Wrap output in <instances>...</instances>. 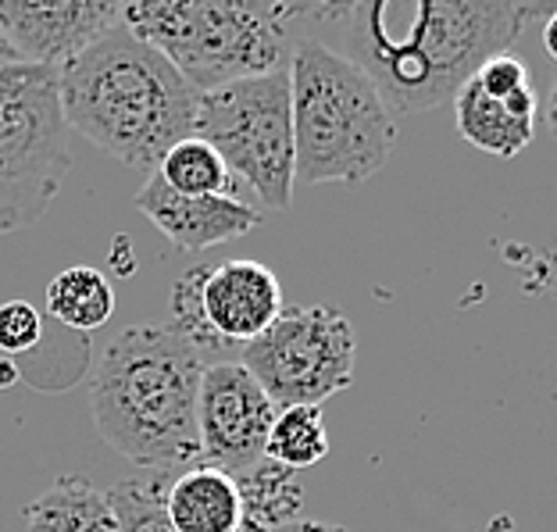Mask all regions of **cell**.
Instances as JSON below:
<instances>
[{
  "instance_id": "6da1fadb",
  "label": "cell",
  "mask_w": 557,
  "mask_h": 532,
  "mask_svg": "<svg viewBox=\"0 0 557 532\" xmlns=\"http://www.w3.org/2000/svg\"><path fill=\"white\" fill-rule=\"evenodd\" d=\"M550 11L522 0H314L300 4V44L344 54L394 115H418L450 104L490 58L508 54L529 22Z\"/></svg>"
},
{
  "instance_id": "7a4b0ae2",
  "label": "cell",
  "mask_w": 557,
  "mask_h": 532,
  "mask_svg": "<svg viewBox=\"0 0 557 532\" xmlns=\"http://www.w3.org/2000/svg\"><path fill=\"white\" fill-rule=\"evenodd\" d=\"M58 97L69 129L139 172L194 136L197 90L122 22L58 69Z\"/></svg>"
},
{
  "instance_id": "3957f363",
  "label": "cell",
  "mask_w": 557,
  "mask_h": 532,
  "mask_svg": "<svg viewBox=\"0 0 557 532\" xmlns=\"http://www.w3.org/2000/svg\"><path fill=\"white\" fill-rule=\"evenodd\" d=\"M205 358L169 325H133L94 369L97 433L147 472L180 475L200 465L197 400Z\"/></svg>"
},
{
  "instance_id": "277c9868",
  "label": "cell",
  "mask_w": 557,
  "mask_h": 532,
  "mask_svg": "<svg viewBox=\"0 0 557 532\" xmlns=\"http://www.w3.org/2000/svg\"><path fill=\"white\" fill-rule=\"evenodd\" d=\"M122 25L197 94L289 69L300 47V4L289 0H133Z\"/></svg>"
},
{
  "instance_id": "5b68a950",
  "label": "cell",
  "mask_w": 557,
  "mask_h": 532,
  "mask_svg": "<svg viewBox=\"0 0 557 532\" xmlns=\"http://www.w3.org/2000/svg\"><path fill=\"white\" fill-rule=\"evenodd\" d=\"M289 94L300 183L354 186L383 169L397 139V119L358 65L304 40L289 61Z\"/></svg>"
},
{
  "instance_id": "8992f818",
  "label": "cell",
  "mask_w": 557,
  "mask_h": 532,
  "mask_svg": "<svg viewBox=\"0 0 557 532\" xmlns=\"http://www.w3.org/2000/svg\"><path fill=\"white\" fill-rule=\"evenodd\" d=\"M58 69L0 65V236L33 225L72 169Z\"/></svg>"
},
{
  "instance_id": "52a82bcc",
  "label": "cell",
  "mask_w": 557,
  "mask_h": 532,
  "mask_svg": "<svg viewBox=\"0 0 557 532\" xmlns=\"http://www.w3.org/2000/svg\"><path fill=\"white\" fill-rule=\"evenodd\" d=\"M194 136L211 144L264 208L286 211L297 180L289 69L197 94Z\"/></svg>"
},
{
  "instance_id": "ba28073f",
  "label": "cell",
  "mask_w": 557,
  "mask_h": 532,
  "mask_svg": "<svg viewBox=\"0 0 557 532\" xmlns=\"http://www.w3.org/2000/svg\"><path fill=\"white\" fill-rule=\"evenodd\" d=\"M354 329L336 308H283L258 339L239 350V364L258 379L275 408H322L354 383Z\"/></svg>"
},
{
  "instance_id": "9c48e42d",
  "label": "cell",
  "mask_w": 557,
  "mask_h": 532,
  "mask_svg": "<svg viewBox=\"0 0 557 532\" xmlns=\"http://www.w3.org/2000/svg\"><path fill=\"white\" fill-rule=\"evenodd\" d=\"M172 333L183 336L205 364L239 361L283 314V286L269 264L236 258L225 264H194L172 286Z\"/></svg>"
},
{
  "instance_id": "30bf717a",
  "label": "cell",
  "mask_w": 557,
  "mask_h": 532,
  "mask_svg": "<svg viewBox=\"0 0 557 532\" xmlns=\"http://www.w3.org/2000/svg\"><path fill=\"white\" fill-rule=\"evenodd\" d=\"M278 408L239 361L208 364L200 379L197 429H200V465L239 475L264 461L269 433Z\"/></svg>"
},
{
  "instance_id": "8fae6325",
  "label": "cell",
  "mask_w": 557,
  "mask_h": 532,
  "mask_svg": "<svg viewBox=\"0 0 557 532\" xmlns=\"http://www.w3.org/2000/svg\"><path fill=\"white\" fill-rule=\"evenodd\" d=\"M122 22L104 0H0V36L15 65L61 69Z\"/></svg>"
},
{
  "instance_id": "7c38bea8",
  "label": "cell",
  "mask_w": 557,
  "mask_h": 532,
  "mask_svg": "<svg viewBox=\"0 0 557 532\" xmlns=\"http://www.w3.org/2000/svg\"><path fill=\"white\" fill-rule=\"evenodd\" d=\"M136 208L158 225L180 250H208L219 244H230L247 233H255L261 225V211L250 208L239 197H186L175 194L172 186H164L154 172L139 186Z\"/></svg>"
},
{
  "instance_id": "4fadbf2b",
  "label": "cell",
  "mask_w": 557,
  "mask_h": 532,
  "mask_svg": "<svg viewBox=\"0 0 557 532\" xmlns=\"http://www.w3.org/2000/svg\"><path fill=\"white\" fill-rule=\"evenodd\" d=\"M164 511L175 532H239L244 522L236 479L211 465H194L172 475Z\"/></svg>"
},
{
  "instance_id": "5bb4252c",
  "label": "cell",
  "mask_w": 557,
  "mask_h": 532,
  "mask_svg": "<svg viewBox=\"0 0 557 532\" xmlns=\"http://www.w3.org/2000/svg\"><path fill=\"white\" fill-rule=\"evenodd\" d=\"M454 119H458V133L465 144L493 158L522 154L536 136V119L515 115L504 100L483 94V86L475 79H468L454 97Z\"/></svg>"
},
{
  "instance_id": "9a60e30c",
  "label": "cell",
  "mask_w": 557,
  "mask_h": 532,
  "mask_svg": "<svg viewBox=\"0 0 557 532\" xmlns=\"http://www.w3.org/2000/svg\"><path fill=\"white\" fill-rule=\"evenodd\" d=\"M29 532H119L108 493L83 475H61L22 511Z\"/></svg>"
},
{
  "instance_id": "2e32d148",
  "label": "cell",
  "mask_w": 557,
  "mask_h": 532,
  "mask_svg": "<svg viewBox=\"0 0 557 532\" xmlns=\"http://www.w3.org/2000/svg\"><path fill=\"white\" fill-rule=\"evenodd\" d=\"M233 479L239 490V504H244L239 529H275L294 522V518H304V483L294 468H283L272 458H264Z\"/></svg>"
},
{
  "instance_id": "e0dca14e",
  "label": "cell",
  "mask_w": 557,
  "mask_h": 532,
  "mask_svg": "<svg viewBox=\"0 0 557 532\" xmlns=\"http://www.w3.org/2000/svg\"><path fill=\"white\" fill-rule=\"evenodd\" d=\"M47 311L75 333H90V329L108 325L115 314V286L108 283L104 272L90 269V264H75L50 279Z\"/></svg>"
},
{
  "instance_id": "ac0fdd59",
  "label": "cell",
  "mask_w": 557,
  "mask_h": 532,
  "mask_svg": "<svg viewBox=\"0 0 557 532\" xmlns=\"http://www.w3.org/2000/svg\"><path fill=\"white\" fill-rule=\"evenodd\" d=\"M158 180L172 186L175 194L186 197H236V180L219 158V150L205 139L186 136L183 144H175L158 164Z\"/></svg>"
},
{
  "instance_id": "d6986e66",
  "label": "cell",
  "mask_w": 557,
  "mask_h": 532,
  "mask_svg": "<svg viewBox=\"0 0 557 532\" xmlns=\"http://www.w3.org/2000/svg\"><path fill=\"white\" fill-rule=\"evenodd\" d=\"M325 454H329V436H325L322 408H311V404L278 408L264 458H272L283 468H294V472H304V468L319 465Z\"/></svg>"
},
{
  "instance_id": "ffe728a7",
  "label": "cell",
  "mask_w": 557,
  "mask_h": 532,
  "mask_svg": "<svg viewBox=\"0 0 557 532\" xmlns=\"http://www.w3.org/2000/svg\"><path fill=\"white\" fill-rule=\"evenodd\" d=\"M169 472H147L122 479L108 493L111 515H115L119 532H175L164 511V493H169Z\"/></svg>"
},
{
  "instance_id": "44dd1931",
  "label": "cell",
  "mask_w": 557,
  "mask_h": 532,
  "mask_svg": "<svg viewBox=\"0 0 557 532\" xmlns=\"http://www.w3.org/2000/svg\"><path fill=\"white\" fill-rule=\"evenodd\" d=\"M44 336V319L29 300H8L0 304V354H18L33 350Z\"/></svg>"
},
{
  "instance_id": "7402d4cb",
  "label": "cell",
  "mask_w": 557,
  "mask_h": 532,
  "mask_svg": "<svg viewBox=\"0 0 557 532\" xmlns=\"http://www.w3.org/2000/svg\"><path fill=\"white\" fill-rule=\"evenodd\" d=\"M472 79L483 86V94H490L493 100H508L515 94H522L533 86V75H529V65L518 54H497L490 58L483 69H479Z\"/></svg>"
},
{
  "instance_id": "603a6c76",
  "label": "cell",
  "mask_w": 557,
  "mask_h": 532,
  "mask_svg": "<svg viewBox=\"0 0 557 532\" xmlns=\"http://www.w3.org/2000/svg\"><path fill=\"white\" fill-rule=\"evenodd\" d=\"M239 532H347L333 522H314V518H294L286 525H275V529H239Z\"/></svg>"
},
{
  "instance_id": "cb8c5ba5",
  "label": "cell",
  "mask_w": 557,
  "mask_h": 532,
  "mask_svg": "<svg viewBox=\"0 0 557 532\" xmlns=\"http://www.w3.org/2000/svg\"><path fill=\"white\" fill-rule=\"evenodd\" d=\"M543 47H547V54L557 61V8L543 18Z\"/></svg>"
},
{
  "instance_id": "d4e9b609",
  "label": "cell",
  "mask_w": 557,
  "mask_h": 532,
  "mask_svg": "<svg viewBox=\"0 0 557 532\" xmlns=\"http://www.w3.org/2000/svg\"><path fill=\"white\" fill-rule=\"evenodd\" d=\"M543 129L557 139V83H554V90L547 97V104H543Z\"/></svg>"
},
{
  "instance_id": "484cf974",
  "label": "cell",
  "mask_w": 557,
  "mask_h": 532,
  "mask_svg": "<svg viewBox=\"0 0 557 532\" xmlns=\"http://www.w3.org/2000/svg\"><path fill=\"white\" fill-rule=\"evenodd\" d=\"M0 65H15V58H11V50L4 44V36H0Z\"/></svg>"
}]
</instances>
